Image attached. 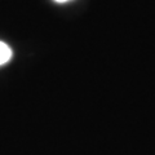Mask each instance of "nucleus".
Masks as SVG:
<instances>
[{"label":"nucleus","mask_w":155,"mask_h":155,"mask_svg":"<svg viewBox=\"0 0 155 155\" xmlns=\"http://www.w3.org/2000/svg\"><path fill=\"white\" fill-rule=\"evenodd\" d=\"M12 58V49L5 43L0 41V65H4Z\"/></svg>","instance_id":"1"},{"label":"nucleus","mask_w":155,"mask_h":155,"mask_svg":"<svg viewBox=\"0 0 155 155\" xmlns=\"http://www.w3.org/2000/svg\"><path fill=\"white\" fill-rule=\"evenodd\" d=\"M56 2H58V3H65V2H69V0H56Z\"/></svg>","instance_id":"2"}]
</instances>
